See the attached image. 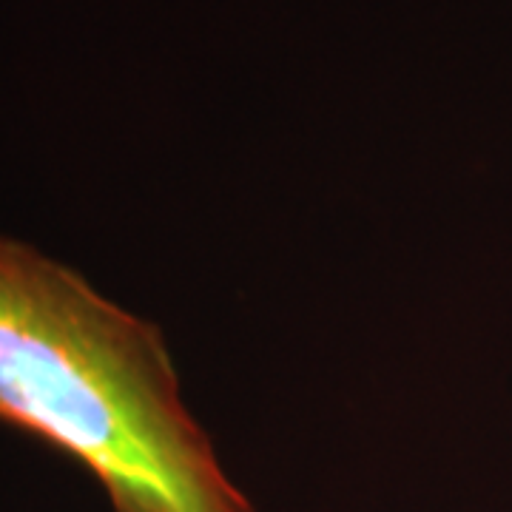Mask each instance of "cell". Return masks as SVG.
Returning a JSON list of instances; mask_svg holds the SVG:
<instances>
[{
    "label": "cell",
    "instance_id": "6da1fadb",
    "mask_svg": "<svg viewBox=\"0 0 512 512\" xmlns=\"http://www.w3.org/2000/svg\"><path fill=\"white\" fill-rule=\"evenodd\" d=\"M0 421L83 464L111 512H256L185 410L160 328L6 234Z\"/></svg>",
    "mask_w": 512,
    "mask_h": 512
}]
</instances>
